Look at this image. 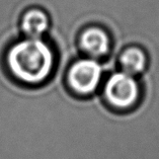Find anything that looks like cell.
<instances>
[{
  "instance_id": "6da1fadb",
  "label": "cell",
  "mask_w": 159,
  "mask_h": 159,
  "mask_svg": "<svg viewBox=\"0 0 159 159\" xmlns=\"http://www.w3.org/2000/svg\"><path fill=\"white\" fill-rule=\"evenodd\" d=\"M7 64L17 79L36 84L44 81L52 72L54 54L42 39L28 38L9 49Z\"/></svg>"
},
{
  "instance_id": "7a4b0ae2",
  "label": "cell",
  "mask_w": 159,
  "mask_h": 159,
  "mask_svg": "<svg viewBox=\"0 0 159 159\" xmlns=\"http://www.w3.org/2000/svg\"><path fill=\"white\" fill-rule=\"evenodd\" d=\"M104 95L112 107L128 108L137 100L139 87L132 75L125 72H118L112 74L107 81Z\"/></svg>"
},
{
  "instance_id": "3957f363",
  "label": "cell",
  "mask_w": 159,
  "mask_h": 159,
  "mask_svg": "<svg viewBox=\"0 0 159 159\" xmlns=\"http://www.w3.org/2000/svg\"><path fill=\"white\" fill-rule=\"evenodd\" d=\"M102 68L93 59H81L73 64L68 72V82L79 94L92 93L102 79Z\"/></svg>"
},
{
  "instance_id": "277c9868",
  "label": "cell",
  "mask_w": 159,
  "mask_h": 159,
  "mask_svg": "<svg viewBox=\"0 0 159 159\" xmlns=\"http://www.w3.org/2000/svg\"><path fill=\"white\" fill-rule=\"evenodd\" d=\"M80 46L84 52L92 57L104 56L110 50V38L98 28L84 30L80 37Z\"/></svg>"
},
{
  "instance_id": "5b68a950",
  "label": "cell",
  "mask_w": 159,
  "mask_h": 159,
  "mask_svg": "<svg viewBox=\"0 0 159 159\" xmlns=\"http://www.w3.org/2000/svg\"><path fill=\"white\" fill-rule=\"evenodd\" d=\"M49 28V18L47 14L39 9L28 11L22 17L21 29L28 38L41 39Z\"/></svg>"
},
{
  "instance_id": "8992f818",
  "label": "cell",
  "mask_w": 159,
  "mask_h": 159,
  "mask_svg": "<svg viewBox=\"0 0 159 159\" xmlns=\"http://www.w3.org/2000/svg\"><path fill=\"white\" fill-rule=\"evenodd\" d=\"M123 72L129 75L141 73L146 66V56L140 48L131 47L126 49L120 58Z\"/></svg>"
}]
</instances>
